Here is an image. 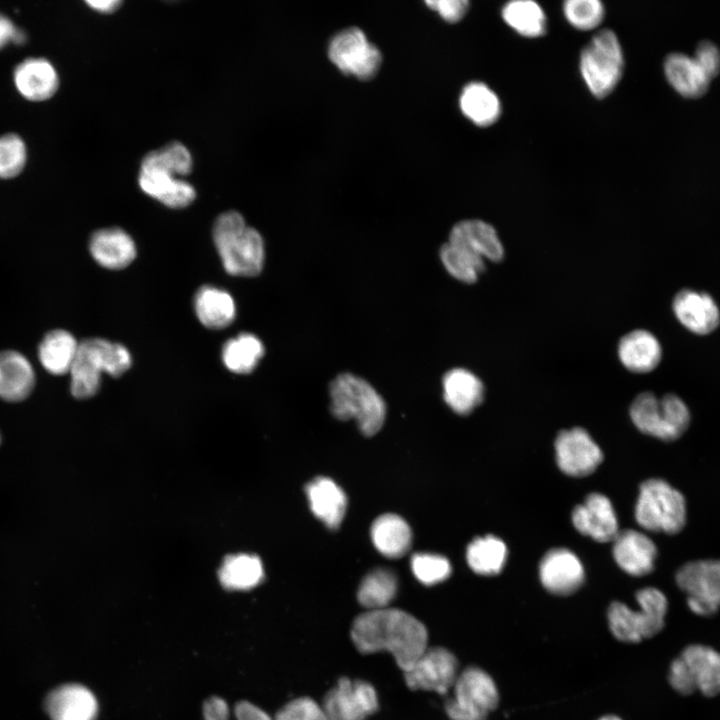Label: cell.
Here are the masks:
<instances>
[{
    "instance_id": "6da1fadb",
    "label": "cell",
    "mask_w": 720,
    "mask_h": 720,
    "mask_svg": "<svg viewBox=\"0 0 720 720\" xmlns=\"http://www.w3.org/2000/svg\"><path fill=\"white\" fill-rule=\"evenodd\" d=\"M351 639L363 654L391 653L403 672L428 648L425 625L403 610L388 607L358 615L352 624Z\"/></svg>"
},
{
    "instance_id": "7a4b0ae2",
    "label": "cell",
    "mask_w": 720,
    "mask_h": 720,
    "mask_svg": "<svg viewBox=\"0 0 720 720\" xmlns=\"http://www.w3.org/2000/svg\"><path fill=\"white\" fill-rule=\"evenodd\" d=\"M213 240L225 270L235 276H256L264 264V242L260 233L246 225L243 216L227 211L218 216Z\"/></svg>"
},
{
    "instance_id": "3957f363",
    "label": "cell",
    "mask_w": 720,
    "mask_h": 720,
    "mask_svg": "<svg viewBox=\"0 0 720 720\" xmlns=\"http://www.w3.org/2000/svg\"><path fill=\"white\" fill-rule=\"evenodd\" d=\"M129 351L119 343L101 338L81 341L70 369V390L78 399L93 396L99 389L101 373L118 377L131 366Z\"/></svg>"
},
{
    "instance_id": "277c9868",
    "label": "cell",
    "mask_w": 720,
    "mask_h": 720,
    "mask_svg": "<svg viewBox=\"0 0 720 720\" xmlns=\"http://www.w3.org/2000/svg\"><path fill=\"white\" fill-rule=\"evenodd\" d=\"M330 411L339 420L355 419L366 436L384 424L386 406L378 392L364 379L350 373L336 376L329 385Z\"/></svg>"
},
{
    "instance_id": "5b68a950",
    "label": "cell",
    "mask_w": 720,
    "mask_h": 720,
    "mask_svg": "<svg viewBox=\"0 0 720 720\" xmlns=\"http://www.w3.org/2000/svg\"><path fill=\"white\" fill-rule=\"evenodd\" d=\"M638 609L615 601L608 608L607 618L613 636L625 643H638L659 633L665 624L668 609L666 596L657 588L646 587L636 592Z\"/></svg>"
},
{
    "instance_id": "8992f818",
    "label": "cell",
    "mask_w": 720,
    "mask_h": 720,
    "mask_svg": "<svg viewBox=\"0 0 720 720\" xmlns=\"http://www.w3.org/2000/svg\"><path fill=\"white\" fill-rule=\"evenodd\" d=\"M630 418L639 431L663 441L681 437L690 424V411L676 394L657 397L651 391L639 393L629 409Z\"/></svg>"
},
{
    "instance_id": "52a82bcc",
    "label": "cell",
    "mask_w": 720,
    "mask_h": 720,
    "mask_svg": "<svg viewBox=\"0 0 720 720\" xmlns=\"http://www.w3.org/2000/svg\"><path fill=\"white\" fill-rule=\"evenodd\" d=\"M683 494L663 479L644 481L635 505V519L639 526L652 532L676 534L687 519Z\"/></svg>"
},
{
    "instance_id": "ba28073f",
    "label": "cell",
    "mask_w": 720,
    "mask_h": 720,
    "mask_svg": "<svg viewBox=\"0 0 720 720\" xmlns=\"http://www.w3.org/2000/svg\"><path fill=\"white\" fill-rule=\"evenodd\" d=\"M624 66L623 52L616 34L604 29L583 49L580 72L591 93L602 98L619 82Z\"/></svg>"
},
{
    "instance_id": "9c48e42d",
    "label": "cell",
    "mask_w": 720,
    "mask_h": 720,
    "mask_svg": "<svg viewBox=\"0 0 720 720\" xmlns=\"http://www.w3.org/2000/svg\"><path fill=\"white\" fill-rule=\"evenodd\" d=\"M444 708L450 720H486L498 705L499 692L483 669L470 666L459 673Z\"/></svg>"
},
{
    "instance_id": "30bf717a",
    "label": "cell",
    "mask_w": 720,
    "mask_h": 720,
    "mask_svg": "<svg viewBox=\"0 0 720 720\" xmlns=\"http://www.w3.org/2000/svg\"><path fill=\"white\" fill-rule=\"evenodd\" d=\"M678 587L687 595L689 609L698 616H712L720 608V560L687 562L675 575Z\"/></svg>"
},
{
    "instance_id": "8fae6325",
    "label": "cell",
    "mask_w": 720,
    "mask_h": 720,
    "mask_svg": "<svg viewBox=\"0 0 720 720\" xmlns=\"http://www.w3.org/2000/svg\"><path fill=\"white\" fill-rule=\"evenodd\" d=\"M328 56L340 71L359 79L374 76L382 62L379 49L356 27L345 29L332 38Z\"/></svg>"
},
{
    "instance_id": "7c38bea8",
    "label": "cell",
    "mask_w": 720,
    "mask_h": 720,
    "mask_svg": "<svg viewBox=\"0 0 720 720\" xmlns=\"http://www.w3.org/2000/svg\"><path fill=\"white\" fill-rule=\"evenodd\" d=\"M321 707L329 720H366L378 710V697L370 683L341 677Z\"/></svg>"
},
{
    "instance_id": "4fadbf2b",
    "label": "cell",
    "mask_w": 720,
    "mask_h": 720,
    "mask_svg": "<svg viewBox=\"0 0 720 720\" xmlns=\"http://www.w3.org/2000/svg\"><path fill=\"white\" fill-rule=\"evenodd\" d=\"M459 675L456 656L440 646L428 647L416 662L404 672L411 690L434 691L445 695L453 688Z\"/></svg>"
},
{
    "instance_id": "5bb4252c",
    "label": "cell",
    "mask_w": 720,
    "mask_h": 720,
    "mask_svg": "<svg viewBox=\"0 0 720 720\" xmlns=\"http://www.w3.org/2000/svg\"><path fill=\"white\" fill-rule=\"evenodd\" d=\"M554 446L556 463L569 476H587L596 470L603 459L600 447L580 427L560 431Z\"/></svg>"
},
{
    "instance_id": "9a60e30c",
    "label": "cell",
    "mask_w": 720,
    "mask_h": 720,
    "mask_svg": "<svg viewBox=\"0 0 720 720\" xmlns=\"http://www.w3.org/2000/svg\"><path fill=\"white\" fill-rule=\"evenodd\" d=\"M672 310L680 324L696 335L711 334L720 325V309L705 291L679 290L673 297Z\"/></svg>"
},
{
    "instance_id": "2e32d148",
    "label": "cell",
    "mask_w": 720,
    "mask_h": 720,
    "mask_svg": "<svg viewBox=\"0 0 720 720\" xmlns=\"http://www.w3.org/2000/svg\"><path fill=\"white\" fill-rule=\"evenodd\" d=\"M584 568L579 558L566 548L549 550L541 559L539 578L552 594L566 596L577 591L584 582Z\"/></svg>"
},
{
    "instance_id": "e0dca14e",
    "label": "cell",
    "mask_w": 720,
    "mask_h": 720,
    "mask_svg": "<svg viewBox=\"0 0 720 720\" xmlns=\"http://www.w3.org/2000/svg\"><path fill=\"white\" fill-rule=\"evenodd\" d=\"M572 523L582 535L601 543L613 541L619 533L613 505L600 493L589 494L582 504L574 508Z\"/></svg>"
},
{
    "instance_id": "ac0fdd59",
    "label": "cell",
    "mask_w": 720,
    "mask_h": 720,
    "mask_svg": "<svg viewBox=\"0 0 720 720\" xmlns=\"http://www.w3.org/2000/svg\"><path fill=\"white\" fill-rule=\"evenodd\" d=\"M612 554L615 562L624 572L641 577L653 571L657 548L644 533L626 529L619 531L614 538Z\"/></svg>"
},
{
    "instance_id": "d6986e66",
    "label": "cell",
    "mask_w": 720,
    "mask_h": 720,
    "mask_svg": "<svg viewBox=\"0 0 720 720\" xmlns=\"http://www.w3.org/2000/svg\"><path fill=\"white\" fill-rule=\"evenodd\" d=\"M448 242L484 260L499 262L504 258V247L495 228L479 219L456 223Z\"/></svg>"
},
{
    "instance_id": "ffe728a7",
    "label": "cell",
    "mask_w": 720,
    "mask_h": 720,
    "mask_svg": "<svg viewBox=\"0 0 720 720\" xmlns=\"http://www.w3.org/2000/svg\"><path fill=\"white\" fill-rule=\"evenodd\" d=\"M45 707L51 720H96L98 702L87 687L68 683L52 690Z\"/></svg>"
},
{
    "instance_id": "44dd1931",
    "label": "cell",
    "mask_w": 720,
    "mask_h": 720,
    "mask_svg": "<svg viewBox=\"0 0 720 720\" xmlns=\"http://www.w3.org/2000/svg\"><path fill=\"white\" fill-rule=\"evenodd\" d=\"M664 72L674 90L686 98L703 96L714 79L695 55L689 56L680 52L667 55Z\"/></svg>"
},
{
    "instance_id": "7402d4cb",
    "label": "cell",
    "mask_w": 720,
    "mask_h": 720,
    "mask_svg": "<svg viewBox=\"0 0 720 720\" xmlns=\"http://www.w3.org/2000/svg\"><path fill=\"white\" fill-rule=\"evenodd\" d=\"M36 373L30 360L16 350L0 351V399L25 400L33 391Z\"/></svg>"
},
{
    "instance_id": "603a6c76",
    "label": "cell",
    "mask_w": 720,
    "mask_h": 720,
    "mask_svg": "<svg viewBox=\"0 0 720 720\" xmlns=\"http://www.w3.org/2000/svg\"><path fill=\"white\" fill-rule=\"evenodd\" d=\"M617 351L620 362L633 373L651 372L662 359L659 340L645 329H635L622 336Z\"/></svg>"
},
{
    "instance_id": "cb8c5ba5",
    "label": "cell",
    "mask_w": 720,
    "mask_h": 720,
    "mask_svg": "<svg viewBox=\"0 0 720 720\" xmlns=\"http://www.w3.org/2000/svg\"><path fill=\"white\" fill-rule=\"evenodd\" d=\"M89 250L98 264L115 270L128 266L136 256L133 239L117 227L95 231L90 238Z\"/></svg>"
},
{
    "instance_id": "d4e9b609",
    "label": "cell",
    "mask_w": 720,
    "mask_h": 720,
    "mask_svg": "<svg viewBox=\"0 0 720 720\" xmlns=\"http://www.w3.org/2000/svg\"><path fill=\"white\" fill-rule=\"evenodd\" d=\"M312 513L326 527L337 529L346 512L347 497L344 491L332 479L317 477L305 487Z\"/></svg>"
},
{
    "instance_id": "484cf974",
    "label": "cell",
    "mask_w": 720,
    "mask_h": 720,
    "mask_svg": "<svg viewBox=\"0 0 720 720\" xmlns=\"http://www.w3.org/2000/svg\"><path fill=\"white\" fill-rule=\"evenodd\" d=\"M14 83L19 93L31 101H43L54 95L58 88V75L53 65L44 58H28L14 70Z\"/></svg>"
},
{
    "instance_id": "4316f807",
    "label": "cell",
    "mask_w": 720,
    "mask_h": 720,
    "mask_svg": "<svg viewBox=\"0 0 720 720\" xmlns=\"http://www.w3.org/2000/svg\"><path fill=\"white\" fill-rule=\"evenodd\" d=\"M679 656L688 669L696 691L708 697L720 694V652L706 645L692 644Z\"/></svg>"
},
{
    "instance_id": "83f0119b",
    "label": "cell",
    "mask_w": 720,
    "mask_h": 720,
    "mask_svg": "<svg viewBox=\"0 0 720 720\" xmlns=\"http://www.w3.org/2000/svg\"><path fill=\"white\" fill-rule=\"evenodd\" d=\"M138 182L144 193L171 208L186 207L195 199L191 184L160 170L141 168Z\"/></svg>"
},
{
    "instance_id": "f1b7e54d",
    "label": "cell",
    "mask_w": 720,
    "mask_h": 720,
    "mask_svg": "<svg viewBox=\"0 0 720 720\" xmlns=\"http://www.w3.org/2000/svg\"><path fill=\"white\" fill-rule=\"evenodd\" d=\"M443 397L447 405L459 415H468L484 398V385L471 371L453 368L443 377Z\"/></svg>"
},
{
    "instance_id": "f546056e",
    "label": "cell",
    "mask_w": 720,
    "mask_h": 720,
    "mask_svg": "<svg viewBox=\"0 0 720 720\" xmlns=\"http://www.w3.org/2000/svg\"><path fill=\"white\" fill-rule=\"evenodd\" d=\"M370 536L375 548L385 557L400 558L411 547L412 532L399 515L387 513L374 520Z\"/></svg>"
},
{
    "instance_id": "4dcf8cb0",
    "label": "cell",
    "mask_w": 720,
    "mask_h": 720,
    "mask_svg": "<svg viewBox=\"0 0 720 720\" xmlns=\"http://www.w3.org/2000/svg\"><path fill=\"white\" fill-rule=\"evenodd\" d=\"M79 343L64 329H54L44 335L38 345L37 356L42 367L52 375L70 372Z\"/></svg>"
},
{
    "instance_id": "1f68e13d",
    "label": "cell",
    "mask_w": 720,
    "mask_h": 720,
    "mask_svg": "<svg viewBox=\"0 0 720 720\" xmlns=\"http://www.w3.org/2000/svg\"><path fill=\"white\" fill-rule=\"evenodd\" d=\"M194 307L199 321L211 329L225 328L235 317V303L232 296L212 286H203L197 291Z\"/></svg>"
},
{
    "instance_id": "d6a6232c",
    "label": "cell",
    "mask_w": 720,
    "mask_h": 720,
    "mask_svg": "<svg viewBox=\"0 0 720 720\" xmlns=\"http://www.w3.org/2000/svg\"><path fill=\"white\" fill-rule=\"evenodd\" d=\"M459 104L462 113L481 127L493 124L501 111L497 95L481 82L466 85L460 95Z\"/></svg>"
},
{
    "instance_id": "836d02e7",
    "label": "cell",
    "mask_w": 720,
    "mask_h": 720,
    "mask_svg": "<svg viewBox=\"0 0 720 720\" xmlns=\"http://www.w3.org/2000/svg\"><path fill=\"white\" fill-rule=\"evenodd\" d=\"M506 558L505 543L493 535L475 538L466 550L469 567L479 575L492 576L500 573Z\"/></svg>"
},
{
    "instance_id": "e575fe53",
    "label": "cell",
    "mask_w": 720,
    "mask_h": 720,
    "mask_svg": "<svg viewBox=\"0 0 720 720\" xmlns=\"http://www.w3.org/2000/svg\"><path fill=\"white\" fill-rule=\"evenodd\" d=\"M263 576L260 559L247 554L227 557L219 570L220 582L229 590L251 589L262 581Z\"/></svg>"
},
{
    "instance_id": "d590c367",
    "label": "cell",
    "mask_w": 720,
    "mask_h": 720,
    "mask_svg": "<svg viewBox=\"0 0 720 720\" xmlns=\"http://www.w3.org/2000/svg\"><path fill=\"white\" fill-rule=\"evenodd\" d=\"M398 588L396 575L384 568L375 569L361 581L357 599L368 610L387 608L394 599Z\"/></svg>"
},
{
    "instance_id": "8d00e7d4",
    "label": "cell",
    "mask_w": 720,
    "mask_h": 720,
    "mask_svg": "<svg viewBox=\"0 0 720 720\" xmlns=\"http://www.w3.org/2000/svg\"><path fill=\"white\" fill-rule=\"evenodd\" d=\"M263 355L262 342L249 333H242L228 340L222 350L225 366L237 374H248L253 371Z\"/></svg>"
},
{
    "instance_id": "74e56055",
    "label": "cell",
    "mask_w": 720,
    "mask_h": 720,
    "mask_svg": "<svg viewBox=\"0 0 720 720\" xmlns=\"http://www.w3.org/2000/svg\"><path fill=\"white\" fill-rule=\"evenodd\" d=\"M502 17L511 28L523 36L537 37L545 32V14L534 1H511L503 7Z\"/></svg>"
},
{
    "instance_id": "f35d334b",
    "label": "cell",
    "mask_w": 720,
    "mask_h": 720,
    "mask_svg": "<svg viewBox=\"0 0 720 720\" xmlns=\"http://www.w3.org/2000/svg\"><path fill=\"white\" fill-rule=\"evenodd\" d=\"M141 168L160 170L175 177L184 176L192 169V156L182 143L171 142L145 155Z\"/></svg>"
},
{
    "instance_id": "ab89813d",
    "label": "cell",
    "mask_w": 720,
    "mask_h": 720,
    "mask_svg": "<svg viewBox=\"0 0 720 720\" xmlns=\"http://www.w3.org/2000/svg\"><path fill=\"white\" fill-rule=\"evenodd\" d=\"M440 259L447 272L463 283L472 284L484 272L485 260L462 248L445 243L440 249Z\"/></svg>"
},
{
    "instance_id": "60d3db41",
    "label": "cell",
    "mask_w": 720,
    "mask_h": 720,
    "mask_svg": "<svg viewBox=\"0 0 720 720\" xmlns=\"http://www.w3.org/2000/svg\"><path fill=\"white\" fill-rule=\"evenodd\" d=\"M202 711L204 720H273L267 712L246 700L234 705L231 718L227 702L219 696L207 698Z\"/></svg>"
},
{
    "instance_id": "b9f144b4",
    "label": "cell",
    "mask_w": 720,
    "mask_h": 720,
    "mask_svg": "<svg viewBox=\"0 0 720 720\" xmlns=\"http://www.w3.org/2000/svg\"><path fill=\"white\" fill-rule=\"evenodd\" d=\"M414 576L425 585H434L446 580L451 574L447 558L430 553H417L411 557Z\"/></svg>"
},
{
    "instance_id": "7bdbcfd3",
    "label": "cell",
    "mask_w": 720,
    "mask_h": 720,
    "mask_svg": "<svg viewBox=\"0 0 720 720\" xmlns=\"http://www.w3.org/2000/svg\"><path fill=\"white\" fill-rule=\"evenodd\" d=\"M26 146L16 134L0 136V178L17 176L26 163Z\"/></svg>"
},
{
    "instance_id": "ee69618b",
    "label": "cell",
    "mask_w": 720,
    "mask_h": 720,
    "mask_svg": "<svg viewBox=\"0 0 720 720\" xmlns=\"http://www.w3.org/2000/svg\"><path fill=\"white\" fill-rule=\"evenodd\" d=\"M563 12L568 22L579 30H590L599 25L604 7L598 0H568Z\"/></svg>"
},
{
    "instance_id": "f6af8a7d",
    "label": "cell",
    "mask_w": 720,
    "mask_h": 720,
    "mask_svg": "<svg viewBox=\"0 0 720 720\" xmlns=\"http://www.w3.org/2000/svg\"><path fill=\"white\" fill-rule=\"evenodd\" d=\"M273 720H329L321 705L309 697L296 698L284 705Z\"/></svg>"
},
{
    "instance_id": "bcb514c9",
    "label": "cell",
    "mask_w": 720,
    "mask_h": 720,
    "mask_svg": "<svg viewBox=\"0 0 720 720\" xmlns=\"http://www.w3.org/2000/svg\"><path fill=\"white\" fill-rule=\"evenodd\" d=\"M668 680L674 690L683 695L696 691L684 661L678 656L670 664Z\"/></svg>"
},
{
    "instance_id": "7dc6e473",
    "label": "cell",
    "mask_w": 720,
    "mask_h": 720,
    "mask_svg": "<svg viewBox=\"0 0 720 720\" xmlns=\"http://www.w3.org/2000/svg\"><path fill=\"white\" fill-rule=\"evenodd\" d=\"M426 5L436 11L445 21L457 22L466 14L469 2L467 0H429Z\"/></svg>"
},
{
    "instance_id": "c3c4849f",
    "label": "cell",
    "mask_w": 720,
    "mask_h": 720,
    "mask_svg": "<svg viewBox=\"0 0 720 720\" xmlns=\"http://www.w3.org/2000/svg\"><path fill=\"white\" fill-rule=\"evenodd\" d=\"M694 55L703 63L710 74L715 78L720 73V49L709 40L698 43Z\"/></svg>"
},
{
    "instance_id": "681fc988",
    "label": "cell",
    "mask_w": 720,
    "mask_h": 720,
    "mask_svg": "<svg viewBox=\"0 0 720 720\" xmlns=\"http://www.w3.org/2000/svg\"><path fill=\"white\" fill-rule=\"evenodd\" d=\"M25 40V33L17 28L9 18L0 14V49L9 42L22 44Z\"/></svg>"
},
{
    "instance_id": "f907efd6",
    "label": "cell",
    "mask_w": 720,
    "mask_h": 720,
    "mask_svg": "<svg viewBox=\"0 0 720 720\" xmlns=\"http://www.w3.org/2000/svg\"><path fill=\"white\" fill-rule=\"evenodd\" d=\"M92 8L101 12H112L121 4L119 0H93L87 1Z\"/></svg>"
},
{
    "instance_id": "816d5d0a",
    "label": "cell",
    "mask_w": 720,
    "mask_h": 720,
    "mask_svg": "<svg viewBox=\"0 0 720 720\" xmlns=\"http://www.w3.org/2000/svg\"><path fill=\"white\" fill-rule=\"evenodd\" d=\"M598 720H622V719L616 715H605V716L599 718Z\"/></svg>"
},
{
    "instance_id": "f5cc1de1",
    "label": "cell",
    "mask_w": 720,
    "mask_h": 720,
    "mask_svg": "<svg viewBox=\"0 0 720 720\" xmlns=\"http://www.w3.org/2000/svg\"><path fill=\"white\" fill-rule=\"evenodd\" d=\"M0 443H1V436H0Z\"/></svg>"
}]
</instances>
